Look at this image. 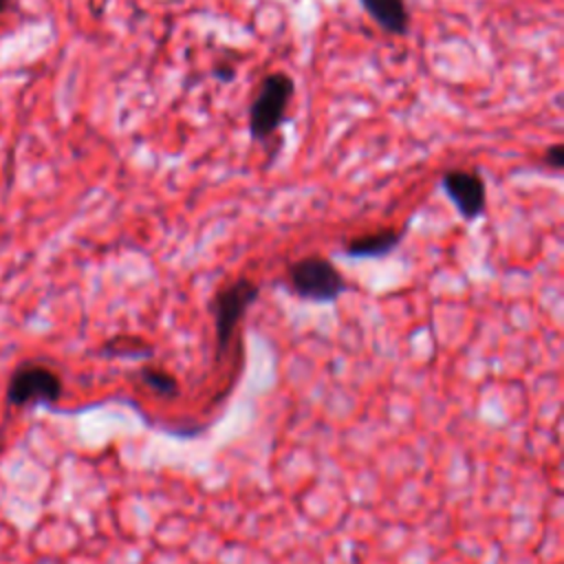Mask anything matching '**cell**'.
I'll return each mask as SVG.
<instances>
[{
  "label": "cell",
  "instance_id": "ba28073f",
  "mask_svg": "<svg viewBox=\"0 0 564 564\" xmlns=\"http://www.w3.org/2000/svg\"><path fill=\"white\" fill-rule=\"evenodd\" d=\"M139 379L143 386H148L152 392H156L159 397H165V399L178 397V392H181L178 379L161 366H143L139 370Z\"/></svg>",
  "mask_w": 564,
  "mask_h": 564
},
{
  "label": "cell",
  "instance_id": "8fae6325",
  "mask_svg": "<svg viewBox=\"0 0 564 564\" xmlns=\"http://www.w3.org/2000/svg\"><path fill=\"white\" fill-rule=\"evenodd\" d=\"M7 4H9V0H0V13L7 9Z\"/></svg>",
  "mask_w": 564,
  "mask_h": 564
},
{
  "label": "cell",
  "instance_id": "8992f818",
  "mask_svg": "<svg viewBox=\"0 0 564 564\" xmlns=\"http://www.w3.org/2000/svg\"><path fill=\"white\" fill-rule=\"evenodd\" d=\"M403 240V229H377L350 238L344 245V256L348 258H381L392 253Z\"/></svg>",
  "mask_w": 564,
  "mask_h": 564
},
{
  "label": "cell",
  "instance_id": "7a4b0ae2",
  "mask_svg": "<svg viewBox=\"0 0 564 564\" xmlns=\"http://www.w3.org/2000/svg\"><path fill=\"white\" fill-rule=\"evenodd\" d=\"M258 295H260V286L247 275H240L227 282L214 295L212 313H214V333H216V359H220L229 350L240 319L245 317L247 308L258 300Z\"/></svg>",
  "mask_w": 564,
  "mask_h": 564
},
{
  "label": "cell",
  "instance_id": "6da1fadb",
  "mask_svg": "<svg viewBox=\"0 0 564 564\" xmlns=\"http://www.w3.org/2000/svg\"><path fill=\"white\" fill-rule=\"evenodd\" d=\"M289 286L300 300L335 302L348 291L346 278L324 256L311 253L289 264Z\"/></svg>",
  "mask_w": 564,
  "mask_h": 564
},
{
  "label": "cell",
  "instance_id": "30bf717a",
  "mask_svg": "<svg viewBox=\"0 0 564 564\" xmlns=\"http://www.w3.org/2000/svg\"><path fill=\"white\" fill-rule=\"evenodd\" d=\"M544 163L551 165L553 170H560V167L564 165V148H562L560 143L551 145V148L546 150V154H544Z\"/></svg>",
  "mask_w": 564,
  "mask_h": 564
},
{
  "label": "cell",
  "instance_id": "5b68a950",
  "mask_svg": "<svg viewBox=\"0 0 564 564\" xmlns=\"http://www.w3.org/2000/svg\"><path fill=\"white\" fill-rule=\"evenodd\" d=\"M441 185L465 220H476L478 216H482L487 205V189L478 172L447 170L441 178Z\"/></svg>",
  "mask_w": 564,
  "mask_h": 564
},
{
  "label": "cell",
  "instance_id": "9c48e42d",
  "mask_svg": "<svg viewBox=\"0 0 564 564\" xmlns=\"http://www.w3.org/2000/svg\"><path fill=\"white\" fill-rule=\"evenodd\" d=\"M104 352L110 357H150L152 355V346L148 341H143L141 337H128V335H119L115 339H108L104 344Z\"/></svg>",
  "mask_w": 564,
  "mask_h": 564
},
{
  "label": "cell",
  "instance_id": "52a82bcc",
  "mask_svg": "<svg viewBox=\"0 0 564 564\" xmlns=\"http://www.w3.org/2000/svg\"><path fill=\"white\" fill-rule=\"evenodd\" d=\"M364 11L392 35H403L410 24L408 7L403 0H359Z\"/></svg>",
  "mask_w": 564,
  "mask_h": 564
},
{
  "label": "cell",
  "instance_id": "3957f363",
  "mask_svg": "<svg viewBox=\"0 0 564 564\" xmlns=\"http://www.w3.org/2000/svg\"><path fill=\"white\" fill-rule=\"evenodd\" d=\"M293 90L295 84L286 73H271L264 77L249 110V134L253 139H267L280 128Z\"/></svg>",
  "mask_w": 564,
  "mask_h": 564
},
{
  "label": "cell",
  "instance_id": "277c9868",
  "mask_svg": "<svg viewBox=\"0 0 564 564\" xmlns=\"http://www.w3.org/2000/svg\"><path fill=\"white\" fill-rule=\"evenodd\" d=\"M62 397V379L48 366L24 361L20 364L7 386V401L15 408L55 403Z\"/></svg>",
  "mask_w": 564,
  "mask_h": 564
}]
</instances>
